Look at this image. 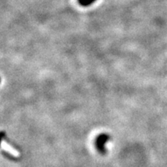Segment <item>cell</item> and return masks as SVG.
<instances>
[{
    "instance_id": "cell-2",
    "label": "cell",
    "mask_w": 167,
    "mask_h": 167,
    "mask_svg": "<svg viewBox=\"0 0 167 167\" xmlns=\"http://www.w3.org/2000/svg\"><path fill=\"white\" fill-rule=\"evenodd\" d=\"M84 1H85V0H78V3H80V4L81 5V6H82V4H83V3H84Z\"/></svg>"
},
{
    "instance_id": "cell-1",
    "label": "cell",
    "mask_w": 167,
    "mask_h": 167,
    "mask_svg": "<svg viewBox=\"0 0 167 167\" xmlns=\"http://www.w3.org/2000/svg\"><path fill=\"white\" fill-rule=\"evenodd\" d=\"M96 0H85V1L84 2V3L82 4V6H89V5L92 4L93 3H95Z\"/></svg>"
}]
</instances>
